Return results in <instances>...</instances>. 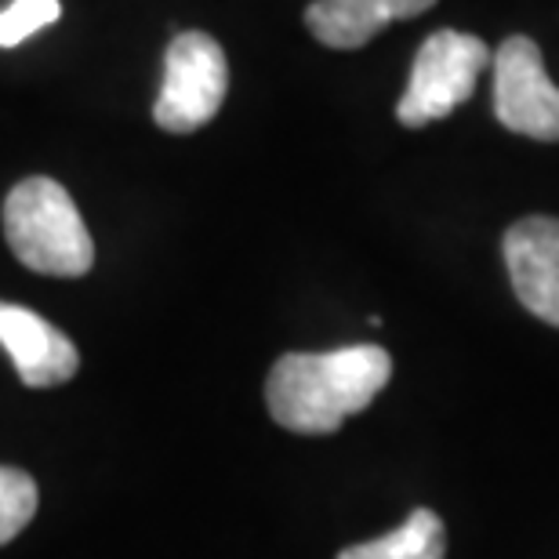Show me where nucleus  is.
Masks as SVG:
<instances>
[{
    "instance_id": "obj_11",
    "label": "nucleus",
    "mask_w": 559,
    "mask_h": 559,
    "mask_svg": "<svg viewBox=\"0 0 559 559\" xmlns=\"http://www.w3.org/2000/svg\"><path fill=\"white\" fill-rule=\"evenodd\" d=\"M62 15L59 0H15L0 11V48H15L37 29L51 26Z\"/></svg>"
},
{
    "instance_id": "obj_10",
    "label": "nucleus",
    "mask_w": 559,
    "mask_h": 559,
    "mask_svg": "<svg viewBox=\"0 0 559 559\" xmlns=\"http://www.w3.org/2000/svg\"><path fill=\"white\" fill-rule=\"evenodd\" d=\"M37 484L29 473L0 465V545L26 531V523L37 516Z\"/></svg>"
},
{
    "instance_id": "obj_1",
    "label": "nucleus",
    "mask_w": 559,
    "mask_h": 559,
    "mask_svg": "<svg viewBox=\"0 0 559 559\" xmlns=\"http://www.w3.org/2000/svg\"><path fill=\"white\" fill-rule=\"evenodd\" d=\"M393 360L382 345L331 353H287L265 378V404L276 425L301 436H328L360 415L389 385Z\"/></svg>"
},
{
    "instance_id": "obj_8",
    "label": "nucleus",
    "mask_w": 559,
    "mask_h": 559,
    "mask_svg": "<svg viewBox=\"0 0 559 559\" xmlns=\"http://www.w3.org/2000/svg\"><path fill=\"white\" fill-rule=\"evenodd\" d=\"M436 0H312L306 8V26L320 44L334 51H356L374 40L389 22L415 19Z\"/></svg>"
},
{
    "instance_id": "obj_3",
    "label": "nucleus",
    "mask_w": 559,
    "mask_h": 559,
    "mask_svg": "<svg viewBox=\"0 0 559 559\" xmlns=\"http://www.w3.org/2000/svg\"><path fill=\"white\" fill-rule=\"evenodd\" d=\"M490 55L495 51L473 33L436 29L415 55L407 92L396 106L400 124L425 128L432 120L451 117L457 106L473 98L479 73L490 66Z\"/></svg>"
},
{
    "instance_id": "obj_5",
    "label": "nucleus",
    "mask_w": 559,
    "mask_h": 559,
    "mask_svg": "<svg viewBox=\"0 0 559 559\" xmlns=\"http://www.w3.org/2000/svg\"><path fill=\"white\" fill-rule=\"evenodd\" d=\"M490 70L498 124L538 142H559V87L545 73L538 44L509 37L490 55Z\"/></svg>"
},
{
    "instance_id": "obj_9",
    "label": "nucleus",
    "mask_w": 559,
    "mask_h": 559,
    "mask_svg": "<svg viewBox=\"0 0 559 559\" xmlns=\"http://www.w3.org/2000/svg\"><path fill=\"white\" fill-rule=\"evenodd\" d=\"M443 556H447V531L443 520L432 509H415L385 538L349 545V549L338 552V559H443Z\"/></svg>"
},
{
    "instance_id": "obj_4",
    "label": "nucleus",
    "mask_w": 559,
    "mask_h": 559,
    "mask_svg": "<svg viewBox=\"0 0 559 559\" xmlns=\"http://www.w3.org/2000/svg\"><path fill=\"white\" fill-rule=\"evenodd\" d=\"M229 92V62L211 33H178L164 55V87L153 120L171 135H193L215 120Z\"/></svg>"
},
{
    "instance_id": "obj_2",
    "label": "nucleus",
    "mask_w": 559,
    "mask_h": 559,
    "mask_svg": "<svg viewBox=\"0 0 559 559\" xmlns=\"http://www.w3.org/2000/svg\"><path fill=\"white\" fill-rule=\"evenodd\" d=\"M4 237L11 254L44 276H84L95 265V243L73 197L55 178H22L4 200Z\"/></svg>"
},
{
    "instance_id": "obj_6",
    "label": "nucleus",
    "mask_w": 559,
    "mask_h": 559,
    "mask_svg": "<svg viewBox=\"0 0 559 559\" xmlns=\"http://www.w3.org/2000/svg\"><path fill=\"white\" fill-rule=\"evenodd\" d=\"M501 251L520 306L559 328V218H520L509 226Z\"/></svg>"
},
{
    "instance_id": "obj_7",
    "label": "nucleus",
    "mask_w": 559,
    "mask_h": 559,
    "mask_svg": "<svg viewBox=\"0 0 559 559\" xmlns=\"http://www.w3.org/2000/svg\"><path fill=\"white\" fill-rule=\"evenodd\" d=\"M0 345L29 389L62 385L81 371V353L66 334L26 306L0 301Z\"/></svg>"
}]
</instances>
